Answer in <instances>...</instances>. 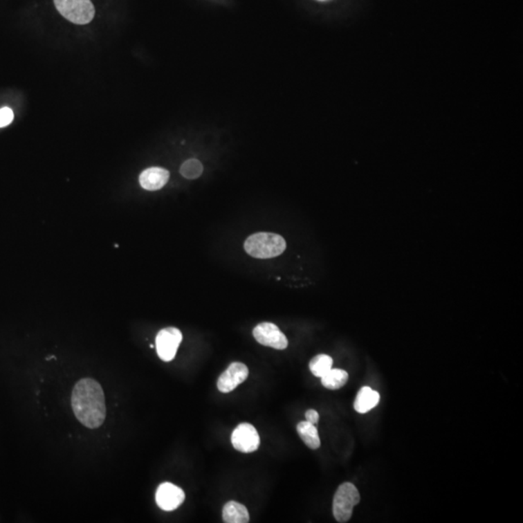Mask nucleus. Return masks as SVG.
I'll return each mask as SVG.
<instances>
[{
	"mask_svg": "<svg viewBox=\"0 0 523 523\" xmlns=\"http://www.w3.org/2000/svg\"><path fill=\"white\" fill-rule=\"evenodd\" d=\"M71 405L77 421L87 428L95 430L105 421V394L96 380L84 378L75 385Z\"/></svg>",
	"mask_w": 523,
	"mask_h": 523,
	"instance_id": "nucleus-1",
	"label": "nucleus"
},
{
	"mask_svg": "<svg viewBox=\"0 0 523 523\" xmlns=\"http://www.w3.org/2000/svg\"><path fill=\"white\" fill-rule=\"evenodd\" d=\"M244 249L249 255L258 259L275 258L286 249V241L280 235L273 232H257L247 237Z\"/></svg>",
	"mask_w": 523,
	"mask_h": 523,
	"instance_id": "nucleus-2",
	"label": "nucleus"
},
{
	"mask_svg": "<svg viewBox=\"0 0 523 523\" xmlns=\"http://www.w3.org/2000/svg\"><path fill=\"white\" fill-rule=\"evenodd\" d=\"M360 493L353 484L344 483L339 486L333 497L334 518L341 523L349 522L352 517L354 507L360 503Z\"/></svg>",
	"mask_w": 523,
	"mask_h": 523,
	"instance_id": "nucleus-3",
	"label": "nucleus"
},
{
	"mask_svg": "<svg viewBox=\"0 0 523 523\" xmlns=\"http://www.w3.org/2000/svg\"><path fill=\"white\" fill-rule=\"evenodd\" d=\"M53 2L65 19L76 24H89L95 15L91 0H53Z\"/></svg>",
	"mask_w": 523,
	"mask_h": 523,
	"instance_id": "nucleus-4",
	"label": "nucleus"
},
{
	"mask_svg": "<svg viewBox=\"0 0 523 523\" xmlns=\"http://www.w3.org/2000/svg\"><path fill=\"white\" fill-rule=\"evenodd\" d=\"M181 341L183 333L178 329L169 327L161 329L156 336V350L159 358L164 362L173 360Z\"/></svg>",
	"mask_w": 523,
	"mask_h": 523,
	"instance_id": "nucleus-5",
	"label": "nucleus"
},
{
	"mask_svg": "<svg viewBox=\"0 0 523 523\" xmlns=\"http://www.w3.org/2000/svg\"><path fill=\"white\" fill-rule=\"evenodd\" d=\"M232 444L239 452L249 454L255 452L260 446V436L258 431L250 423H241L232 431Z\"/></svg>",
	"mask_w": 523,
	"mask_h": 523,
	"instance_id": "nucleus-6",
	"label": "nucleus"
},
{
	"mask_svg": "<svg viewBox=\"0 0 523 523\" xmlns=\"http://www.w3.org/2000/svg\"><path fill=\"white\" fill-rule=\"evenodd\" d=\"M254 338L262 345L277 350H284L288 347V339L276 324L273 323H261L253 329Z\"/></svg>",
	"mask_w": 523,
	"mask_h": 523,
	"instance_id": "nucleus-7",
	"label": "nucleus"
},
{
	"mask_svg": "<svg viewBox=\"0 0 523 523\" xmlns=\"http://www.w3.org/2000/svg\"><path fill=\"white\" fill-rule=\"evenodd\" d=\"M157 505L161 510L172 512L176 510L185 500V493L172 483H163L157 488L155 495Z\"/></svg>",
	"mask_w": 523,
	"mask_h": 523,
	"instance_id": "nucleus-8",
	"label": "nucleus"
},
{
	"mask_svg": "<svg viewBox=\"0 0 523 523\" xmlns=\"http://www.w3.org/2000/svg\"><path fill=\"white\" fill-rule=\"evenodd\" d=\"M248 367L241 363H232L229 367L220 375L217 381V387L223 394L234 391L248 377Z\"/></svg>",
	"mask_w": 523,
	"mask_h": 523,
	"instance_id": "nucleus-9",
	"label": "nucleus"
},
{
	"mask_svg": "<svg viewBox=\"0 0 523 523\" xmlns=\"http://www.w3.org/2000/svg\"><path fill=\"white\" fill-rule=\"evenodd\" d=\"M169 173L166 169L152 167L140 174V186L145 190L155 191L163 187L168 183Z\"/></svg>",
	"mask_w": 523,
	"mask_h": 523,
	"instance_id": "nucleus-10",
	"label": "nucleus"
},
{
	"mask_svg": "<svg viewBox=\"0 0 523 523\" xmlns=\"http://www.w3.org/2000/svg\"><path fill=\"white\" fill-rule=\"evenodd\" d=\"M379 392L374 391L371 387H363L356 396L354 408L358 413H367L379 403Z\"/></svg>",
	"mask_w": 523,
	"mask_h": 523,
	"instance_id": "nucleus-11",
	"label": "nucleus"
},
{
	"mask_svg": "<svg viewBox=\"0 0 523 523\" xmlns=\"http://www.w3.org/2000/svg\"><path fill=\"white\" fill-rule=\"evenodd\" d=\"M223 522L226 523H247L249 522V513L246 506L230 501L225 504L222 511Z\"/></svg>",
	"mask_w": 523,
	"mask_h": 523,
	"instance_id": "nucleus-12",
	"label": "nucleus"
},
{
	"mask_svg": "<svg viewBox=\"0 0 523 523\" xmlns=\"http://www.w3.org/2000/svg\"><path fill=\"white\" fill-rule=\"evenodd\" d=\"M297 431L307 447L312 450L319 449L321 441H320L318 430L313 423L307 421H300L297 423Z\"/></svg>",
	"mask_w": 523,
	"mask_h": 523,
	"instance_id": "nucleus-13",
	"label": "nucleus"
},
{
	"mask_svg": "<svg viewBox=\"0 0 523 523\" xmlns=\"http://www.w3.org/2000/svg\"><path fill=\"white\" fill-rule=\"evenodd\" d=\"M348 378V373L345 370L331 368L322 377V385L326 389H338L347 383Z\"/></svg>",
	"mask_w": 523,
	"mask_h": 523,
	"instance_id": "nucleus-14",
	"label": "nucleus"
},
{
	"mask_svg": "<svg viewBox=\"0 0 523 523\" xmlns=\"http://www.w3.org/2000/svg\"><path fill=\"white\" fill-rule=\"evenodd\" d=\"M333 360L331 357L324 354L316 356L310 360L309 369L314 376L322 378L333 368Z\"/></svg>",
	"mask_w": 523,
	"mask_h": 523,
	"instance_id": "nucleus-15",
	"label": "nucleus"
},
{
	"mask_svg": "<svg viewBox=\"0 0 523 523\" xmlns=\"http://www.w3.org/2000/svg\"><path fill=\"white\" fill-rule=\"evenodd\" d=\"M203 165L197 159H188L181 167V174L187 179H195L203 174Z\"/></svg>",
	"mask_w": 523,
	"mask_h": 523,
	"instance_id": "nucleus-16",
	"label": "nucleus"
},
{
	"mask_svg": "<svg viewBox=\"0 0 523 523\" xmlns=\"http://www.w3.org/2000/svg\"><path fill=\"white\" fill-rule=\"evenodd\" d=\"M13 120L14 113L11 109L7 108V107L0 109V128L9 125Z\"/></svg>",
	"mask_w": 523,
	"mask_h": 523,
	"instance_id": "nucleus-17",
	"label": "nucleus"
},
{
	"mask_svg": "<svg viewBox=\"0 0 523 523\" xmlns=\"http://www.w3.org/2000/svg\"><path fill=\"white\" fill-rule=\"evenodd\" d=\"M305 419H306V421H309V423L316 425L319 421L318 412L312 410V409L311 410H307L306 413H305Z\"/></svg>",
	"mask_w": 523,
	"mask_h": 523,
	"instance_id": "nucleus-18",
	"label": "nucleus"
},
{
	"mask_svg": "<svg viewBox=\"0 0 523 523\" xmlns=\"http://www.w3.org/2000/svg\"><path fill=\"white\" fill-rule=\"evenodd\" d=\"M319 1H328V0H319Z\"/></svg>",
	"mask_w": 523,
	"mask_h": 523,
	"instance_id": "nucleus-19",
	"label": "nucleus"
}]
</instances>
